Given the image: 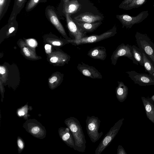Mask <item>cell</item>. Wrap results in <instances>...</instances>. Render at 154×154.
Masks as SVG:
<instances>
[{"label": "cell", "mask_w": 154, "mask_h": 154, "mask_svg": "<svg viewBox=\"0 0 154 154\" xmlns=\"http://www.w3.org/2000/svg\"><path fill=\"white\" fill-rule=\"evenodd\" d=\"M64 122L70 129L74 138L75 145L73 149L80 152H85L86 141L79 121L74 117H70L66 119Z\"/></svg>", "instance_id": "obj_1"}, {"label": "cell", "mask_w": 154, "mask_h": 154, "mask_svg": "<svg viewBox=\"0 0 154 154\" xmlns=\"http://www.w3.org/2000/svg\"><path fill=\"white\" fill-rule=\"evenodd\" d=\"M70 16L73 20L88 23L102 21L104 19L103 15L91 2Z\"/></svg>", "instance_id": "obj_2"}, {"label": "cell", "mask_w": 154, "mask_h": 154, "mask_svg": "<svg viewBox=\"0 0 154 154\" xmlns=\"http://www.w3.org/2000/svg\"><path fill=\"white\" fill-rule=\"evenodd\" d=\"M117 27L115 25L112 28L100 35H86L79 39L67 40L69 43L75 46L95 43L114 36L117 33Z\"/></svg>", "instance_id": "obj_3"}, {"label": "cell", "mask_w": 154, "mask_h": 154, "mask_svg": "<svg viewBox=\"0 0 154 154\" xmlns=\"http://www.w3.org/2000/svg\"><path fill=\"white\" fill-rule=\"evenodd\" d=\"M135 37L138 47L144 53L154 66V44L146 34L137 32Z\"/></svg>", "instance_id": "obj_4"}, {"label": "cell", "mask_w": 154, "mask_h": 154, "mask_svg": "<svg viewBox=\"0 0 154 154\" xmlns=\"http://www.w3.org/2000/svg\"><path fill=\"white\" fill-rule=\"evenodd\" d=\"M124 120V118L119 119L110 128L96 149L95 154H100L109 145L117 135Z\"/></svg>", "instance_id": "obj_5"}, {"label": "cell", "mask_w": 154, "mask_h": 154, "mask_svg": "<svg viewBox=\"0 0 154 154\" xmlns=\"http://www.w3.org/2000/svg\"><path fill=\"white\" fill-rule=\"evenodd\" d=\"M99 118L94 116H87L85 120L88 135L91 142L95 143L103 134L102 131L98 132L100 123Z\"/></svg>", "instance_id": "obj_6"}, {"label": "cell", "mask_w": 154, "mask_h": 154, "mask_svg": "<svg viewBox=\"0 0 154 154\" xmlns=\"http://www.w3.org/2000/svg\"><path fill=\"white\" fill-rule=\"evenodd\" d=\"M23 127L35 138L42 139L46 137V131L45 127L35 119H27L23 124Z\"/></svg>", "instance_id": "obj_7"}, {"label": "cell", "mask_w": 154, "mask_h": 154, "mask_svg": "<svg viewBox=\"0 0 154 154\" xmlns=\"http://www.w3.org/2000/svg\"><path fill=\"white\" fill-rule=\"evenodd\" d=\"M45 14L48 19L66 40L72 39L68 37L65 29L60 22V18L57 10L54 6L50 5L47 6L45 10Z\"/></svg>", "instance_id": "obj_8"}, {"label": "cell", "mask_w": 154, "mask_h": 154, "mask_svg": "<svg viewBox=\"0 0 154 154\" xmlns=\"http://www.w3.org/2000/svg\"><path fill=\"white\" fill-rule=\"evenodd\" d=\"M125 57L132 61L134 64L138 65V63L134 59L132 53V46L122 43L119 45L113 52L111 57V63L115 66L119 58Z\"/></svg>", "instance_id": "obj_9"}, {"label": "cell", "mask_w": 154, "mask_h": 154, "mask_svg": "<svg viewBox=\"0 0 154 154\" xmlns=\"http://www.w3.org/2000/svg\"><path fill=\"white\" fill-rule=\"evenodd\" d=\"M148 15V11L141 12L136 17H132L128 14H117L116 18L122 25V28H131L133 25L141 22Z\"/></svg>", "instance_id": "obj_10"}, {"label": "cell", "mask_w": 154, "mask_h": 154, "mask_svg": "<svg viewBox=\"0 0 154 154\" xmlns=\"http://www.w3.org/2000/svg\"><path fill=\"white\" fill-rule=\"evenodd\" d=\"M134 83L141 86L154 85V77L151 74L139 73L132 70L126 72Z\"/></svg>", "instance_id": "obj_11"}, {"label": "cell", "mask_w": 154, "mask_h": 154, "mask_svg": "<svg viewBox=\"0 0 154 154\" xmlns=\"http://www.w3.org/2000/svg\"><path fill=\"white\" fill-rule=\"evenodd\" d=\"M91 2L88 0H70L67 4L63 11V16L69 14L70 16L79 12Z\"/></svg>", "instance_id": "obj_12"}, {"label": "cell", "mask_w": 154, "mask_h": 154, "mask_svg": "<svg viewBox=\"0 0 154 154\" xmlns=\"http://www.w3.org/2000/svg\"><path fill=\"white\" fill-rule=\"evenodd\" d=\"M65 17L70 35L73 38V39H79L86 36V33L82 32L79 28L70 15L66 14Z\"/></svg>", "instance_id": "obj_13"}, {"label": "cell", "mask_w": 154, "mask_h": 154, "mask_svg": "<svg viewBox=\"0 0 154 154\" xmlns=\"http://www.w3.org/2000/svg\"><path fill=\"white\" fill-rule=\"evenodd\" d=\"M77 69L84 76L93 79H102V75L94 67L86 64L82 62L77 66Z\"/></svg>", "instance_id": "obj_14"}, {"label": "cell", "mask_w": 154, "mask_h": 154, "mask_svg": "<svg viewBox=\"0 0 154 154\" xmlns=\"http://www.w3.org/2000/svg\"><path fill=\"white\" fill-rule=\"evenodd\" d=\"M58 133L62 140L68 146L73 148L74 140L69 128L67 127H60L58 129Z\"/></svg>", "instance_id": "obj_15"}, {"label": "cell", "mask_w": 154, "mask_h": 154, "mask_svg": "<svg viewBox=\"0 0 154 154\" xmlns=\"http://www.w3.org/2000/svg\"><path fill=\"white\" fill-rule=\"evenodd\" d=\"M147 117L154 124V102L151 98L141 97Z\"/></svg>", "instance_id": "obj_16"}, {"label": "cell", "mask_w": 154, "mask_h": 154, "mask_svg": "<svg viewBox=\"0 0 154 154\" xmlns=\"http://www.w3.org/2000/svg\"><path fill=\"white\" fill-rule=\"evenodd\" d=\"M87 55L92 58L104 60L107 56L106 50L103 46H97L90 49Z\"/></svg>", "instance_id": "obj_17"}, {"label": "cell", "mask_w": 154, "mask_h": 154, "mask_svg": "<svg viewBox=\"0 0 154 154\" xmlns=\"http://www.w3.org/2000/svg\"><path fill=\"white\" fill-rule=\"evenodd\" d=\"M73 20L79 28L85 33L93 32L102 23V21L88 23Z\"/></svg>", "instance_id": "obj_18"}, {"label": "cell", "mask_w": 154, "mask_h": 154, "mask_svg": "<svg viewBox=\"0 0 154 154\" xmlns=\"http://www.w3.org/2000/svg\"><path fill=\"white\" fill-rule=\"evenodd\" d=\"M118 85L116 88V97L118 101L122 102L127 98L128 89L122 82L118 81Z\"/></svg>", "instance_id": "obj_19"}, {"label": "cell", "mask_w": 154, "mask_h": 154, "mask_svg": "<svg viewBox=\"0 0 154 154\" xmlns=\"http://www.w3.org/2000/svg\"><path fill=\"white\" fill-rule=\"evenodd\" d=\"M27 0H14L12 10L9 20L16 19L17 15L24 7Z\"/></svg>", "instance_id": "obj_20"}, {"label": "cell", "mask_w": 154, "mask_h": 154, "mask_svg": "<svg viewBox=\"0 0 154 154\" xmlns=\"http://www.w3.org/2000/svg\"><path fill=\"white\" fill-rule=\"evenodd\" d=\"M132 51L134 59L141 66H143V51L135 45L132 46Z\"/></svg>", "instance_id": "obj_21"}, {"label": "cell", "mask_w": 154, "mask_h": 154, "mask_svg": "<svg viewBox=\"0 0 154 154\" xmlns=\"http://www.w3.org/2000/svg\"><path fill=\"white\" fill-rule=\"evenodd\" d=\"M143 55L144 68L146 72L152 75L154 72V66L143 52Z\"/></svg>", "instance_id": "obj_22"}, {"label": "cell", "mask_w": 154, "mask_h": 154, "mask_svg": "<svg viewBox=\"0 0 154 154\" xmlns=\"http://www.w3.org/2000/svg\"><path fill=\"white\" fill-rule=\"evenodd\" d=\"M32 109V106H29L27 104L19 108L17 110V113L20 117H22L25 119H28V117L30 115L28 114L29 111L31 110Z\"/></svg>", "instance_id": "obj_23"}, {"label": "cell", "mask_w": 154, "mask_h": 154, "mask_svg": "<svg viewBox=\"0 0 154 154\" xmlns=\"http://www.w3.org/2000/svg\"><path fill=\"white\" fill-rule=\"evenodd\" d=\"M11 0H0V20H1L8 9Z\"/></svg>", "instance_id": "obj_24"}, {"label": "cell", "mask_w": 154, "mask_h": 154, "mask_svg": "<svg viewBox=\"0 0 154 154\" xmlns=\"http://www.w3.org/2000/svg\"><path fill=\"white\" fill-rule=\"evenodd\" d=\"M146 0H132L122 9L125 10H130L135 8H138L145 2Z\"/></svg>", "instance_id": "obj_25"}, {"label": "cell", "mask_w": 154, "mask_h": 154, "mask_svg": "<svg viewBox=\"0 0 154 154\" xmlns=\"http://www.w3.org/2000/svg\"><path fill=\"white\" fill-rule=\"evenodd\" d=\"M70 0H61L57 10L58 16L61 19H64L63 16V11L67 4Z\"/></svg>", "instance_id": "obj_26"}, {"label": "cell", "mask_w": 154, "mask_h": 154, "mask_svg": "<svg viewBox=\"0 0 154 154\" xmlns=\"http://www.w3.org/2000/svg\"><path fill=\"white\" fill-rule=\"evenodd\" d=\"M40 0H28L25 8L26 12L32 11L39 2Z\"/></svg>", "instance_id": "obj_27"}, {"label": "cell", "mask_w": 154, "mask_h": 154, "mask_svg": "<svg viewBox=\"0 0 154 154\" xmlns=\"http://www.w3.org/2000/svg\"><path fill=\"white\" fill-rule=\"evenodd\" d=\"M17 144L19 153H20L25 147V143L23 140L20 137L18 136L17 139Z\"/></svg>", "instance_id": "obj_28"}, {"label": "cell", "mask_w": 154, "mask_h": 154, "mask_svg": "<svg viewBox=\"0 0 154 154\" xmlns=\"http://www.w3.org/2000/svg\"><path fill=\"white\" fill-rule=\"evenodd\" d=\"M27 42L28 45L32 47H35L37 45L36 41L33 39H28Z\"/></svg>", "instance_id": "obj_29"}, {"label": "cell", "mask_w": 154, "mask_h": 154, "mask_svg": "<svg viewBox=\"0 0 154 154\" xmlns=\"http://www.w3.org/2000/svg\"><path fill=\"white\" fill-rule=\"evenodd\" d=\"M117 154H127L125 149L121 145L118 146L117 149Z\"/></svg>", "instance_id": "obj_30"}, {"label": "cell", "mask_w": 154, "mask_h": 154, "mask_svg": "<svg viewBox=\"0 0 154 154\" xmlns=\"http://www.w3.org/2000/svg\"><path fill=\"white\" fill-rule=\"evenodd\" d=\"M132 0H124L119 5V8L121 9L125 7V6L128 4Z\"/></svg>", "instance_id": "obj_31"}, {"label": "cell", "mask_w": 154, "mask_h": 154, "mask_svg": "<svg viewBox=\"0 0 154 154\" xmlns=\"http://www.w3.org/2000/svg\"><path fill=\"white\" fill-rule=\"evenodd\" d=\"M23 51L26 56L27 57L31 56V53L30 52V51L27 48L24 47L23 49Z\"/></svg>", "instance_id": "obj_32"}, {"label": "cell", "mask_w": 154, "mask_h": 154, "mask_svg": "<svg viewBox=\"0 0 154 154\" xmlns=\"http://www.w3.org/2000/svg\"><path fill=\"white\" fill-rule=\"evenodd\" d=\"M45 51L47 54H49L51 52V46L49 44H46L45 45Z\"/></svg>", "instance_id": "obj_33"}, {"label": "cell", "mask_w": 154, "mask_h": 154, "mask_svg": "<svg viewBox=\"0 0 154 154\" xmlns=\"http://www.w3.org/2000/svg\"><path fill=\"white\" fill-rule=\"evenodd\" d=\"M57 80V78L55 76H54L51 78L49 80L50 84H52Z\"/></svg>", "instance_id": "obj_34"}, {"label": "cell", "mask_w": 154, "mask_h": 154, "mask_svg": "<svg viewBox=\"0 0 154 154\" xmlns=\"http://www.w3.org/2000/svg\"><path fill=\"white\" fill-rule=\"evenodd\" d=\"M52 44L54 46H60L63 44V42L54 41L52 42Z\"/></svg>", "instance_id": "obj_35"}, {"label": "cell", "mask_w": 154, "mask_h": 154, "mask_svg": "<svg viewBox=\"0 0 154 154\" xmlns=\"http://www.w3.org/2000/svg\"><path fill=\"white\" fill-rule=\"evenodd\" d=\"M6 72V69L5 68L1 66L0 67V73L3 75Z\"/></svg>", "instance_id": "obj_36"}, {"label": "cell", "mask_w": 154, "mask_h": 154, "mask_svg": "<svg viewBox=\"0 0 154 154\" xmlns=\"http://www.w3.org/2000/svg\"><path fill=\"white\" fill-rule=\"evenodd\" d=\"M48 0H40L39 2H45Z\"/></svg>", "instance_id": "obj_37"}, {"label": "cell", "mask_w": 154, "mask_h": 154, "mask_svg": "<svg viewBox=\"0 0 154 154\" xmlns=\"http://www.w3.org/2000/svg\"><path fill=\"white\" fill-rule=\"evenodd\" d=\"M151 98L152 99V100L153 101V102H154V95H152L151 97Z\"/></svg>", "instance_id": "obj_38"}, {"label": "cell", "mask_w": 154, "mask_h": 154, "mask_svg": "<svg viewBox=\"0 0 154 154\" xmlns=\"http://www.w3.org/2000/svg\"><path fill=\"white\" fill-rule=\"evenodd\" d=\"M152 75L154 77V72H153L152 74Z\"/></svg>", "instance_id": "obj_39"}, {"label": "cell", "mask_w": 154, "mask_h": 154, "mask_svg": "<svg viewBox=\"0 0 154 154\" xmlns=\"http://www.w3.org/2000/svg\"></svg>", "instance_id": "obj_40"}, {"label": "cell", "mask_w": 154, "mask_h": 154, "mask_svg": "<svg viewBox=\"0 0 154 154\" xmlns=\"http://www.w3.org/2000/svg\"></svg>", "instance_id": "obj_41"}]
</instances>
